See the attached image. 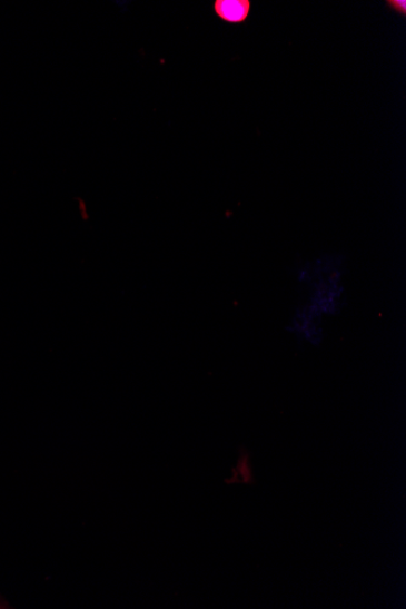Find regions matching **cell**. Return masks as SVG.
Listing matches in <instances>:
<instances>
[{"instance_id":"obj_1","label":"cell","mask_w":406,"mask_h":609,"mask_svg":"<svg viewBox=\"0 0 406 609\" xmlns=\"http://www.w3.org/2000/svg\"><path fill=\"white\" fill-rule=\"evenodd\" d=\"M288 330L300 340L319 346L324 337L323 316L305 303L294 313Z\"/></svg>"},{"instance_id":"obj_2","label":"cell","mask_w":406,"mask_h":609,"mask_svg":"<svg viewBox=\"0 0 406 609\" xmlns=\"http://www.w3.org/2000/svg\"><path fill=\"white\" fill-rule=\"evenodd\" d=\"M250 0H216L215 14L230 24H240L247 21L251 14Z\"/></svg>"},{"instance_id":"obj_3","label":"cell","mask_w":406,"mask_h":609,"mask_svg":"<svg viewBox=\"0 0 406 609\" xmlns=\"http://www.w3.org/2000/svg\"><path fill=\"white\" fill-rule=\"evenodd\" d=\"M240 474V482H244V483H251L252 482V472H251V469H250V461H248V458L247 455H244L241 456V459L239 460V465H238V469L237 471H235V475H234V479L235 477L239 475Z\"/></svg>"},{"instance_id":"obj_4","label":"cell","mask_w":406,"mask_h":609,"mask_svg":"<svg viewBox=\"0 0 406 609\" xmlns=\"http://www.w3.org/2000/svg\"><path fill=\"white\" fill-rule=\"evenodd\" d=\"M386 4L393 11H396L397 14H399L402 17L406 16V2H405V0H388V2Z\"/></svg>"},{"instance_id":"obj_5","label":"cell","mask_w":406,"mask_h":609,"mask_svg":"<svg viewBox=\"0 0 406 609\" xmlns=\"http://www.w3.org/2000/svg\"><path fill=\"white\" fill-rule=\"evenodd\" d=\"M2 606H3V605H2V603H0V608H4V607H2Z\"/></svg>"}]
</instances>
